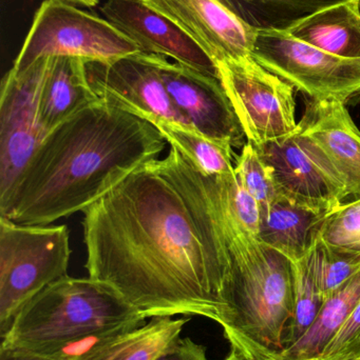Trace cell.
Listing matches in <instances>:
<instances>
[{"label": "cell", "mask_w": 360, "mask_h": 360, "mask_svg": "<svg viewBox=\"0 0 360 360\" xmlns=\"http://www.w3.org/2000/svg\"><path fill=\"white\" fill-rule=\"evenodd\" d=\"M78 57H52L40 97V124L46 135L68 118L99 101Z\"/></svg>", "instance_id": "cell-17"}, {"label": "cell", "mask_w": 360, "mask_h": 360, "mask_svg": "<svg viewBox=\"0 0 360 360\" xmlns=\"http://www.w3.org/2000/svg\"><path fill=\"white\" fill-rule=\"evenodd\" d=\"M146 319L109 285L69 275L34 296L1 336L2 349L72 360Z\"/></svg>", "instance_id": "cell-3"}, {"label": "cell", "mask_w": 360, "mask_h": 360, "mask_svg": "<svg viewBox=\"0 0 360 360\" xmlns=\"http://www.w3.org/2000/svg\"><path fill=\"white\" fill-rule=\"evenodd\" d=\"M260 210L258 239L297 262L316 245L319 231L330 213L296 205L283 197Z\"/></svg>", "instance_id": "cell-16"}, {"label": "cell", "mask_w": 360, "mask_h": 360, "mask_svg": "<svg viewBox=\"0 0 360 360\" xmlns=\"http://www.w3.org/2000/svg\"><path fill=\"white\" fill-rule=\"evenodd\" d=\"M235 172L243 188L255 199L259 209L268 207L279 198L268 168L260 158L255 146L249 141L243 146L240 155L236 158Z\"/></svg>", "instance_id": "cell-25"}, {"label": "cell", "mask_w": 360, "mask_h": 360, "mask_svg": "<svg viewBox=\"0 0 360 360\" xmlns=\"http://www.w3.org/2000/svg\"><path fill=\"white\" fill-rule=\"evenodd\" d=\"M141 49L116 25L66 0H44L17 55L13 71L23 72L44 57H78L110 63Z\"/></svg>", "instance_id": "cell-6"}, {"label": "cell", "mask_w": 360, "mask_h": 360, "mask_svg": "<svg viewBox=\"0 0 360 360\" xmlns=\"http://www.w3.org/2000/svg\"><path fill=\"white\" fill-rule=\"evenodd\" d=\"M359 10H360V0H359Z\"/></svg>", "instance_id": "cell-33"}, {"label": "cell", "mask_w": 360, "mask_h": 360, "mask_svg": "<svg viewBox=\"0 0 360 360\" xmlns=\"http://www.w3.org/2000/svg\"><path fill=\"white\" fill-rule=\"evenodd\" d=\"M82 213L88 277L146 319L220 323L232 268L221 176L205 174L170 146Z\"/></svg>", "instance_id": "cell-1"}, {"label": "cell", "mask_w": 360, "mask_h": 360, "mask_svg": "<svg viewBox=\"0 0 360 360\" xmlns=\"http://www.w3.org/2000/svg\"><path fill=\"white\" fill-rule=\"evenodd\" d=\"M298 131L325 154L345 182L349 196L360 197V131L346 103L311 99Z\"/></svg>", "instance_id": "cell-15"}, {"label": "cell", "mask_w": 360, "mask_h": 360, "mask_svg": "<svg viewBox=\"0 0 360 360\" xmlns=\"http://www.w3.org/2000/svg\"><path fill=\"white\" fill-rule=\"evenodd\" d=\"M0 360H57L40 355L31 354L23 351L0 348Z\"/></svg>", "instance_id": "cell-29"}, {"label": "cell", "mask_w": 360, "mask_h": 360, "mask_svg": "<svg viewBox=\"0 0 360 360\" xmlns=\"http://www.w3.org/2000/svg\"><path fill=\"white\" fill-rule=\"evenodd\" d=\"M349 360H360V359H349Z\"/></svg>", "instance_id": "cell-32"}, {"label": "cell", "mask_w": 360, "mask_h": 360, "mask_svg": "<svg viewBox=\"0 0 360 360\" xmlns=\"http://www.w3.org/2000/svg\"><path fill=\"white\" fill-rule=\"evenodd\" d=\"M319 243L346 253L360 254V198L329 214L319 231Z\"/></svg>", "instance_id": "cell-24"}, {"label": "cell", "mask_w": 360, "mask_h": 360, "mask_svg": "<svg viewBox=\"0 0 360 360\" xmlns=\"http://www.w3.org/2000/svg\"><path fill=\"white\" fill-rule=\"evenodd\" d=\"M148 55L158 67L173 105L190 128L232 148L247 143L244 131L220 78L169 60L163 55Z\"/></svg>", "instance_id": "cell-11"}, {"label": "cell", "mask_w": 360, "mask_h": 360, "mask_svg": "<svg viewBox=\"0 0 360 360\" xmlns=\"http://www.w3.org/2000/svg\"><path fill=\"white\" fill-rule=\"evenodd\" d=\"M232 268L219 325L230 347L254 360H279L295 308L291 262L232 221Z\"/></svg>", "instance_id": "cell-4"}, {"label": "cell", "mask_w": 360, "mask_h": 360, "mask_svg": "<svg viewBox=\"0 0 360 360\" xmlns=\"http://www.w3.org/2000/svg\"><path fill=\"white\" fill-rule=\"evenodd\" d=\"M216 65L247 141L262 145L296 132L295 88L291 84L253 56Z\"/></svg>", "instance_id": "cell-8"}, {"label": "cell", "mask_w": 360, "mask_h": 360, "mask_svg": "<svg viewBox=\"0 0 360 360\" xmlns=\"http://www.w3.org/2000/svg\"><path fill=\"white\" fill-rule=\"evenodd\" d=\"M89 84L101 101L152 124L158 120L188 127L147 53L110 63H87Z\"/></svg>", "instance_id": "cell-12"}, {"label": "cell", "mask_w": 360, "mask_h": 360, "mask_svg": "<svg viewBox=\"0 0 360 360\" xmlns=\"http://www.w3.org/2000/svg\"><path fill=\"white\" fill-rule=\"evenodd\" d=\"M291 264L295 308L283 340L285 350L293 346L308 331L325 302L319 283L318 241L308 254L297 262H291Z\"/></svg>", "instance_id": "cell-22"}, {"label": "cell", "mask_w": 360, "mask_h": 360, "mask_svg": "<svg viewBox=\"0 0 360 360\" xmlns=\"http://www.w3.org/2000/svg\"><path fill=\"white\" fill-rule=\"evenodd\" d=\"M223 360H254L249 359L247 355H245L242 351L239 349L235 348V347H230V354L228 355L225 359Z\"/></svg>", "instance_id": "cell-30"}, {"label": "cell", "mask_w": 360, "mask_h": 360, "mask_svg": "<svg viewBox=\"0 0 360 360\" xmlns=\"http://www.w3.org/2000/svg\"><path fill=\"white\" fill-rule=\"evenodd\" d=\"M293 37L342 58L360 59L359 0H349L293 23Z\"/></svg>", "instance_id": "cell-18"}, {"label": "cell", "mask_w": 360, "mask_h": 360, "mask_svg": "<svg viewBox=\"0 0 360 360\" xmlns=\"http://www.w3.org/2000/svg\"><path fill=\"white\" fill-rule=\"evenodd\" d=\"M252 56L314 101L360 96V59L329 54L285 30H258Z\"/></svg>", "instance_id": "cell-7"}, {"label": "cell", "mask_w": 360, "mask_h": 360, "mask_svg": "<svg viewBox=\"0 0 360 360\" xmlns=\"http://www.w3.org/2000/svg\"><path fill=\"white\" fill-rule=\"evenodd\" d=\"M72 4H80L82 6H95L99 4V0H66Z\"/></svg>", "instance_id": "cell-31"}, {"label": "cell", "mask_w": 360, "mask_h": 360, "mask_svg": "<svg viewBox=\"0 0 360 360\" xmlns=\"http://www.w3.org/2000/svg\"><path fill=\"white\" fill-rule=\"evenodd\" d=\"M360 302V272L323 302L308 331L279 360H319L323 351Z\"/></svg>", "instance_id": "cell-20"}, {"label": "cell", "mask_w": 360, "mask_h": 360, "mask_svg": "<svg viewBox=\"0 0 360 360\" xmlns=\"http://www.w3.org/2000/svg\"><path fill=\"white\" fill-rule=\"evenodd\" d=\"M360 359V302L353 309L319 360Z\"/></svg>", "instance_id": "cell-27"}, {"label": "cell", "mask_w": 360, "mask_h": 360, "mask_svg": "<svg viewBox=\"0 0 360 360\" xmlns=\"http://www.w3.org/2000/svg\"><path fill=\"white\" fill-rule=\"evenodd\" d=\"M187 319H151L146 325L116 334L97 342L72 360H156L183 331Z\"/></svg>", "instance_id": "cell-19"}, {"label": "cell", "mask_w": 360, "mask_h": 360, "mask_svg": "<svg viewBox=\"0 0 360 360\" xmlns=\"http://www.w3.org/2000/svg\"><path fill=\"white\" fill-rule=\"evenodd\" d=\"M255 147L279 196L328 213L337 209L349 196L331 162L298 129L293 134Z\"/></svg>", "instance_id": "cell-10"}, {"label": "cell", "mask_w": 360, "mask_h": 360, "mask_svg": "<svg viewBox=\"0 0 360 360\" xmlns=\"http://www.w3.org/2000/svg\"><path fill=\"white\" fill-rule=\"evenodd\" d=\"M166 139L150 122L99 99L44 136L0 217L49 226L84 212L142 165L159 158Z\"/></svg>", "instance_id": "cell-2"}, {"label": "cell", "mask_w": 360, "mask_h": 360, "mask_svg": "<svg viewBox=\"0 0 360 360\" xmlns=\"http://www.w3.org/2000/svg\"><path fill=\"white\" fill-rule=\"evenodd\" d=\"M70 257L65 224L23 226L0 217V338L27 302L67 276Z\"/></svg>", "instance_id": "cell-5"}, {"label": "cell", "mask_w": 360, "mask_h": 360, "mask_svg": "<svg viewBox=\"0 0 360 360\" xmlns=\"http://www.w3.org/2000/svg\"><path fill=\"white\" fill-rule=\"evenodd\" d=\"M52 57H44L23 72L10 70L0 94V202L12 192L17 179L44 141L40 97Z\"/></svg>", "instance_id": "cell-9"}, {"label": "cell", "mask_w": 360, "mask_h": 360, "mask_svg": "<svg viewBox=\"0 0 360 360\" xmlns=\"http://www.w3.org/2000/svg\"><path fill=\"white\" fill-rule=\"evenodd\" d=\"M108 21L133 40L142 53L163 55L196 71L219 78L211 57L173 21L143 0H107L101 6Z\"/></svg>", "instance_id": "cell-14"}, {"label": "cell", "mask_w": 360, "mask_h": 360, "mask_svg": "<svg viewBox=\"0 0 360 360\" xmlns=\"http://www.w3.org/2000/svg\"><path fill=\"white\" fill-rule=\"evenodd\" d=\"M154 124L167 143L177 148L190 162L209 176H223L235 172L234 152L230 146L217 143L194 129L158 120Z\"/></svg>", "instance_id": "cell-23"}, {"label": "cell", "mask_w": 360, "mask_h": 360, "mask_svg": "<svg viewBox=\"0 0 360 360\" xmlns=\"http://www.w3.org/2000/svg\"><path fill=\"white\" fill-rule=\"evenodd\" d=\"M360 272V254L346 253L319 243L318 274L323 300Z\"/></svg>", "instance_id": "cell-26"}, {"label": "cell", "mask_w": 360, "mask_h": 360, "mask_svg": "<svg viewBox=\"0 0 360 360\" xmlns=\"http://www.w3.org/2000/svg\"><path fill=\"white\" fill-rule=\"evenodd\" d=\"M181 27L217 65L252 56L258 29L220 0H143Z\"/></svg>", "instance_id": "cell-13"}, {"label": "cell", "mask_w": 360, "mask_h": 360, "mask_svg": "<svg viewBox=\"0 0 360 360\" xmlns=\"http://www.w3.org/2000/svg\"><path fill=\"white\" fill-rule=\"evenodd\" d=\"M255 29L287 30L319 11L349 0H220Z\"/></svg>", "instance_id": "cell-21"}, {"label": "cell", "mask_w": 360, "mask_h": 360, "mask_svg": "<svg viewBox=\"0 0 360 360\" xmlns=\"http://www.w3.org/2000/svg\"><path fill=\"white\" fill-rule=\"evenodd\" d=\"M156 360H209L206 348L190 338H180Z\"/></svg>", "instance_id": "cell-28"}]
</instances>
